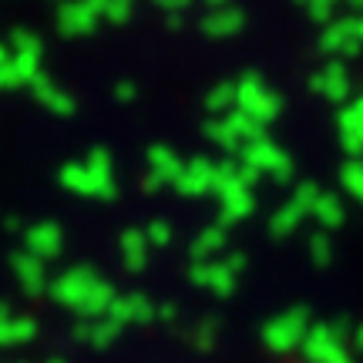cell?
Instances as JSON below:
<instances>
[{"instance_id": "cell-1", "label": "cell", "mask_w": 363, "mask_h": 363, "mask_svg": "<svg viewBox=\"0 0 363 363\" xmlns=\"http://www.w3.org/2000/svg\"><path fill=\"white\" fill-rule=\"evenodd\" d=\"M235 101H239V108H242V115L259 118V121H269V118L279 111L276 91L266 88L262 78H256V74H246V78L235 84Z\"/></svg>"}, {"instance_id": "cell-2", "label": "cell", "mask_w": 363, "mask_h": 363, "mask_svg": "<svg viewBox=\"0 0 363 363\" xmlns=\"http://www.w3.org/2000/svg\"><path fill=\"white\" fill-rule=\"evenodd\" d=\"M98 21H101V7L94 0L91 4H65L57 13V30L67 38H81V34H91Z\"/></svg>"}, {"instance_id": "cell-3", "label": "cell", "mask_w": 363, "mask_h": 363, "mask_svg": "<svg viewBox=\"0 0 363 363\" xmlns=\"http://www.w3.org/2000/svg\"><path fill=\"white\" fill-rule=\"evenodd\" d=\"M323 48L326 51H337V54H347V51L363 48V17L353 13V17H347V21H337V24L326 30Z\"/></svg>"}, {"instance_id": "cell-4", "label": "cell", "mask_w": 363, "mask_h": 363, "mask_svg": "<svg viewBox=\"0 0 363 363\" xmlns=\"http://www.w3.org/2000/svg\"><path fill=\"white\" fill-rule=\"evenodd\" d=\"M239 27H242V13L233 11V7L212 11L206 21H202V30H206L208 38H233Z\"/></svg>"}, {"instance_id": "cell-5", "label": "cell", "mask_w": 363, "mask_h": 363, "mask_svg": "<svg viewBox=\"0 0 363 363\" xmlns=\"http://www.w3.org/2000/svg\"><path fill=\"white\" fill-rule=\"evenodd\" d=\"M313 88L320 91V94H326V98H343L347 94V74H343V67L330 65L320 78H313Z\"/></svg>"}, {"instance_id": "cell-6", "label": "cell", "mask_w": 363, "mask_h": 363, "mask_svg": "<svg viewBox=\"0 0 363 363\" xmlns=\"http://www.w3.org/2000/svg\"><path fill=\"white\" fill-rule=\"evenodd\" d=\"M30 84H34V91H38V98H40V101L48 104V108H54V111H61V115H67V111L74 108V104H71V98H65V91H61V88H54V84H48L44 78H34Z\"/></svg>"}, {"instance_id": "cell-7", "label": "cell", "mask_w": 363, "mask_h": 363, "mask_svg": "<svg viewBox=\"0 0 363 363\" xmlns=\"http://www.w3.org/2000/svg\"><path fill=\"white\" fill-rule=\"evenodd\" d=\"M303 4L313 11V17H326V11L333 7V0H303Z\"/></svg>"}, {"instance_id": "cell-8", "label": "cell", "mask_w": 363, "mask_h": 363, "mask_svg": "<svg viewBox=\"0 0 363 363\" xmlns=\"http://www.w3.org/2000/svg\"><path fill=\"white\" fill-rule=\"evenodd\" d=\"M158 7H162V11H169V13H179L182 7H185V4H189V0H155Z\"/></svg>"}, {"instance_id": "cell-9", "label": "cell", "mask_w": 363, "mask_h": 363, "mask_svg": "<svg viewBox=\"0 0 363 363\" xmlns=\"http://www.w3.org/2000/svg\"><path fill=\"white\" fill-rule=\"evenodd\" d=\"M118 98H121V101H128V98H131V84H121V88H118Z\"/></svg>"}, {"instance_id": "cell-10", "label": "cell", "mask_w": 363, "mask_h": 363, "mask_svg": "<svg viewBox=\"0 0 363 363\" xmlns=\"http://www.w3.org/2000/svg\"><path fill=\"white\" fill-rule=\"evenodd\" d=\"M208 4H225V0H208Z\"/></svg>"}, {"instance_id": "cell-11", "label": "cell", "mask_w": 363, "mask_h": 363, "mask_svg": "<svg viewBox=\"0 0 363 363\" xmlns=\"http://www.w3.org/2000/svg\"><path fill=\"white\" fill-rule=\"evenodd\" d=\"M350 4H357V7H360V4H363V0H350Z\"/></svg>"}, {"instance_id": "cell-12", "label": "cell", "mask_w": 363, "mask_h": 363, "mask_svg": "<svg viewBox=\"0 0 363 363\" xmlns=\"http://www.w3.org/2000/svg\"><path fill=\"white\" fill-rule=\"evenodd\" d=\"M94 4H98V0H94Z\"/></svg>"}]
</instances>
